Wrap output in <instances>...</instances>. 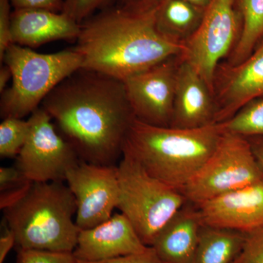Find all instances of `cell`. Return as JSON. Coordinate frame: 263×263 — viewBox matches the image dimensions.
<instances>
[{"mask_svg": "<svg viewBox=\"0 0 263 263\" xmlns=\"http://www.w3.org/2000/svg\"><path fill=\"white\" fill-rule=\"evenodd\" d=\"M215 118L216 104L212 90L193 66L181 58L171 127H206L216 124Z\"/></svg>", "mask_w": 263, "mask_h": 263, "instance_id": "cell-15", "label": "cell"}, {"mask_svg": "<svg viewBox=\"0 0 263 263\" xmlns=\"http://www.w3.org/2000/svg\"><path fill=\"white\" fill-rule=\"evenodd\" d=\"M253 150L254 155L263 171V137H247Z\"/></svg>", "mask_w": 263, "mask_h": 263, "instance_id": "cell-33", "label": "cell"}, {"mask_svg": "<svg viewBox=\"0 0 263 263\" xmlns=\"http://www.w3.org/2000/svg\"><path fill=\"white\" fill-rule=\"evenodd\" d=\"M76 263H164L160 258L152 247H148L141 253L129 254L122 256L116 258L98 261V262H85L77 260Z\"/></svg>", "mask_w": 263, "mask_h": 263, "instance_id": "cell-28", "label": "cell"}, {"mask_svg": "<svg viewBox=\"0 0 263 263\" xmlns=\"http://www.w3.org/2000/svg\"><path fill=\"white\" fill-rule=\"evenodd\" d=\"M65 181L76 197L75 221L79 229H90L108 220L117 209V164L101 165L81 161L67 173Z\"/></svg>", "mask_w": 263, "mask_h": 263, "instance_id": "cell-11", "label": "cell"}, {"mask_svg": "<svg viewBox=\"0 0 263 263\" xmlns=\"http://www.w3.org/2000/svg\"><path fill=\"white\" fill-rule=\"evenodd\" d=\"M222 134L219 124L181 129L151 125L136 119L123 152L151 176L181 193L213 155Z\"/></svg>", "mask_w": 263, "mask_h": 263, "instance_id": "cell-3", "label": "cell"}, {"mask_svg": "<svg viewBox=\"0 0 263 263\" xmlns=\"http://www.w3.org/2000/svg\"><path fill=\"white\" fill-rule=\"evenodd\" d=\"M26 181L28 180L15 166L0 167V192L15 187Z\"/></svg>", "mask_w": 263, "mask_h": 263, "instance_id": "cell-31", "label": "cell"}, {"mask_svg": "<svg viewBox=\"0 0 263 263\" xmlns=\"http://www.w3.org/2000/svg\"><path fill=\"white\" fill-rule=\"evenodd\" d=\"M162 0H116V6L128 13L145 14L157 9Z\"/></svg>", "mask_w": 263, "mask_h": 263, "instance_id": "cell-29", "label": "cell"}, {"mask_svg": "<svg viewBox=\"0 0 263 263\" xmlns=\"http://www.w3.org/2000/svg\"><path fill=\"white\" fill-rule=\"evenodd\" d=\"M12 72L8 65L2 66L0 69V93H3L7 89L9 81H12Z\"/></svg>", "mask_w": 263, "mask_h": 263, "instance_id": "cell-34", "label": "cell"}, {"mask_svg": "<svg viewBox=\"0 0 263 263\" xmlns=\"http://www.w3.org/2000/svg\"><path fill=\"white\" fill-rule=\"evenodd\" d=\"M155 11L134 14L110 5L83 22L73 48L82 68L124 81L181 55L184 46L164 39L156 29Z\"/></svg>", "mask_w": 263, "mask_h": 263, "instance_id": "cell-2", "label": "cell"}, {"mask_svg": "<svg viewBox=\"0 0 263 263\" xmlns=\"http://www.w3.org/2000/svg\"><path fill=\"white\" fill-rule=\"evenodd\" d=\"M246 238L243 232L202 224L194 263H234Z\"/></svg>", "mask_w": 263, "mask_h": 263, "instance_id": "cell-19", "label": "cell"}, {"mask_svg": "<svg viewBox=\"0 0 263 263\" xmlns=\"http://www.w3.org/2000/svg\"><path fill=\"white\" fill-rule=\"evenodd\" d=\"M181 55L169 57L123 81L135 117L151 125L171 127Z\"/></svg>", "mask_w": 263, "mask_h": 263, "instance_id": "cell-10", "label": "cell"}, {"mask_svg": "<svg viewBox=\"0 0 263 263\" xmlns=\"http://www.w3.org/2000/svg\"><path fill=\"white\" fill-rule=\"evenodd\" d=\"M243 24L237 0H212L200 27L185 44L181 58L201 76L213 94L216 69L234 49Z\"/></svg>", "mask_w": 263, "mask_h": 263, "instance_id": "cell-8", "label": "cell"}, {"mask_svg": "<svg viewBox=\"0 0 263 263\" xmlns=\"http://www.w3.org/2000/svg\"><path fill=\"white\" fill-rule=\"evenodd\" d=\"M223 133L243 137H263V97L249 102L233 117L220 123Z\"/></svg>", "mask_w": 263, "mask_h": 263, "instance_id": "cell-21", "label": "cell"}, {"mask_svg": "<svg viewBox=\"0 0 263 263\" xmlns=\"http://www.w3.org/2000/svg\"><path fill=\"white\" fill-rule=\"evenodd\" d=\"M148 247L127 218L117 213L94 228L80 230L72 253L77 260L98 262L141 253Z\"/></svg>", "mask_w": 263, "mask_h": 263, "instance_id": "cell-14", "label": "cell"}, {"mask_svg": "<svg viewBox=\"0 0 263 263\" xmlns=\"http://www.w3.org/2000/svg\"><path fill=\"white\" fill-rule=\"evenodd\" d=\"M243 17V31L227 63L237 65L252 53L263 38V0H237Z\"/></svg>", "mask_w": 263, "mask_h": 263, "instance_id": "cell-20", "label": "cell"}, {"mask_svg": "<svg viewBox=\"0 0 263 263\" xmlns=\"http://www.w3.org/2000/svg\"><path fill=\"white\" fill-rule=\"evenodd\" d=\"M202 224L198 208L186 202L162 228L152 247L164 263H194Z\"/></svg>", "mask_w": 263, "mask_h": 263, "instance_id": "cell-17", "label": "cell"}, {"mask_svg": "<svg viewBox=\"0 0 263 263\" xmlns=\"http://www.w3.org/2000/svg\"><path fill=\"white\" fill-rule=\"evenodd\" d=\"M234 263H263V227L247 233L245 245Z\"/></svg>", "mask_w": 263, "mask_h": 263, "instance_id": "cell-25", "label": "cell"}, {"mask_svg": "<svg viewBox=\"0 0 263 263\" xmlns=\"http://www.w3.org/2000/svg\"><path fill=\"white\" fill-rule=\"evenodd\" d=\"M3 62L13 76L11 86L1 94L3 119L31 115L57 85L82 68L80 54L73 48L41 53L13 43L5 51Z\"/></svg>", "mask_w": 263, "mask_h": 263, "instance_id": "cell-5", "label": "cell"}, {"mask_svg": "<svg viewBox=\"0 0 263 263\" xmlns=\"http://www.w3.org/2000/svg\"><path fill=\"white\" fill-rule=\"evenodd\" d=\"M81 160L117 165L136 117L124 81L81 68L57 85L41 105Z\"/></svg>", "mask_w": 263, "mask_h": 263, "instance_id": "cell-1", "label": "cell"}, {"mask_svg": "<svg viewBox=\"0 0 263 263\" xmlns=\"http://www.w3.org/2000/svg\"><path fill=\"white\" fill-rule=\"evenodd\" d=\"M3 212L18 250L73 252L80 232L73 221L77 203L64 181L32 182L19 201Z\"/></svg>", "mask_w": 263, "mask_h": 263, "instance_id": "cell-4", "label": "cell"}, {"mask_svg": "<svg viewBox=\"0 0 263 263\" xmlns=\"http://www.w3.org/2000/svg\"><path fill=\"white\" fill-rule=\"evenodd\" d=\"M205 12L186 0H162L155 11L156 29L164 39L184 46L200 27Z\"/></svg>", "mask_w": 263, "mask_h": 263, "instance_id": "cell-18", "label": "cell"}, {"mask_svg": "<svg viewBox=\"0 0 263 263\" xmlns=\"http://www.w3.org/2000/svg\"><path fill=\"white\" fill-rule=\"evenodd\" d=\"M11 3L10 0H0V62L3 61L5 52L12 43Z\"/></svg>", "mask_w": 263, "mask_h": 263, "instance_id": "cell-26", "label": "cell"}, {"mask_svg": "<svg viewBox=\"0 0 263 263\" xmlns=\"http://www.w3.org/2000/svg\"><path fill=\"white\" fill-rule=\"evenodd\" d=\"M28 121V137L15 167L31 182L65 181L67 173L83 160L44 109L34 110Z\"/></svg>", "mask_w": 263, "mask_h": 263, "instance_id": "cell-9", "label": "cell"}, {"mask_svg": "<svg viewBox=\"0 0 263 263\" xmlns=\"http://www.w3.org/2000/svg\"><path fill=\"white\" fill-rule=\"evenodd\" d=\"M262 179L249 140L223 133L213 155L181 193L186 201L198 205Z\"/></svg>", "mask_w": 263, "mask_h": 263, "instance_id": "cell-7", "label": "cell"}, {"mask_svg": "<svg viewBox=\"0 0 263 263\" xmlns=\"http://www.w3.org/2000/svg\"><path fill=\"white\" fill-rule=\"evenodd\" d=\"M14 246H15L14 233L6 224L0 237V263L4 262L7 255Z\"/></svg>", "mask_w": 263, "mask_h": 263, "instance_id": "cell-32", "label": "cell"}, {"mask_svg": "<svg viewBox=\"0 0 263 263\" xmlns=\"http://www.w3.org/2000/svg\"><path fill=\"white\" fill-rule=\"evenodd\" d=\"M111 0H65L62 13L82 23L97 10L110 6Z\"/></svg>", "mask_w": 263, "mask_h": 263, "instance_id": "cell-23", "label": "cell"}, {"mask_svg": "<svg viewBox=\"0 0 263 263\" xmlns=\"http://www.w3.org/2000/svg\"><path fill=\"white\" fill-rule=\"evenodd\" d=\"M119 199L117 209L138 236L152 247L170 219L186 203L182 193L151 176L133 157L123 152L117 164Z\"/></svg>", "mask_w": 263, "mask_h": 263, "instance_id": "cell-6", "label": "cell"}, {"mask_svg": "<svg viewBox=\"0 0 263 263\" xmlns=\"http://www.w3.org/2000/svg\"><path fill=\"white\" fill-rule=\"evenodd\" d=\"M81 24L64 13L41 9L12 12V43L29 48L57 41H77Z\"/></svg>", "mask_w": 263, "mask_h": 263, "instance_id": "cell-16", "label": "cell"}, {"mask_svg": "<svg viewBox=\"0 0 263 263\" xmlns=\"http://www.w3.org/2000/svg\"><path fill=\"white\" fill-rule=\"evenodd\" d=\"M29 121L18 118L3 119L0 124V157H16L23 148L29 133Z\"/></svg>", "mask_w": 263, "mask_h": 263, "instance_id": "cell-22", "label": "cell"}, {"mask_svg": "<svg viewBox=\"0 0 263 263\" xmlns=\"http://www.w3.org/2000/svg\"><path fill=\"white\" fill-rule=\"evenodd\" d=\"M16 263H76L72 252L18 249Z\"/></svg>", "mask_w": 263, "mask_h": 263, "instance_id": "cell-24", "label": "cell"}, {"mask_svg": "<svg viewBox=\"0 0 263 263\" xmlns=\"http://www.w3.org/2000/svg\"><path fill=\"white\" fill-rule=\"evenodd\" d=\"M12 6L16 9H41L57 13L63 11L65 0H10Z\"/></svg>", "mask_w": 263, "mask_h": 263, "instance_id": "cell-27", "label": "cell"}, {"mask_svg": "<svg viewBox=\"0 0 263 263\" xmlns=\"http://www.w3.org/2000/svg\"><path fill=\"white\" fill-rule=\"evenodd\" d=\"M186 1L192 3V4L197 5V6L200 7V8L206 9L207 7L212 3V0H186Z\"/></svg>", "mask_w": 263, "mask_h": 263, "instance_id": "cell-35", "label": "cell"}, {"mask_svg": "<svg viewBox=\"0 0 263 263\" xmlns=\"http://www.w3.org/2000/svg\"><path fill=\"white\" fill-rule=\"evenodd\" d=\"M197 206L203 224L251 233L263 227V179Z\"/></svg>", "mask_w": 263, "mask_h": 263, "instance_id": "cell-13", "label": "cell"}, {"mask_svg": "<svg viewBox=\"0 0 263 263\" xmlns=\"http://www.w3.org/2000/svg\"><path fill=\"white\" fill-rule=\"evenodd\" d=\"M263 97V38L237 65L221 62L214 76L216 124L233 117L249 102Z\"/></svg>", "mask_w": 263, "mask_h": 263, "instance_id": "cell-12", "label": "cell"}, {"mask_svg": "<svg viewBox=\"0 0 263 263\" xmlns=\"http://www.w3.org/2000/svg\"><path fill=\"white\" fill-rule=\"evenodd\" d=\"M32 182L26 181L15 187L0 192V209L5 210L11 207L27 194Z\"/></svg>", "mask_w": 263, "mask_h": 263, "instance_id": "cell-30", "label": "cell"}]
</instances>
